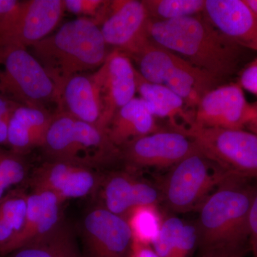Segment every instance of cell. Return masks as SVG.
I'll use <instances>...</instances> for the list:
<instances>
[{"label":"cell","mask_w":257,"mask_h":257,"mask_svg":"<svg viewBox=\"0 0 257 257\" xmlns=\"http://www.w3.org/2000/svg\"><path fill=\"white\" fill-rule=\"evenodd\" d=\"M28 197L23 192L15 191L5 194L0 200V217L13 227L15 234L21 230L26 219Z\"/></svg>","instance_id":"26"},{"label":"cell","mask_w":257,"mask_h":257,"mask_svg":"<svg viewBox=\"0 0 257 257\" xmlns=\"http://www.w3.org/2000/svg\"><path fill=\"white\" fill-rule=\"evenodd\" d=\"M18 105L20 104L0 94V145L8 143L10 119Z\"/></svg>","instance_id":"31"},{"label":"cell","mask_w":257,"mask_h":257,"mask_svg":"<svg viewBox=\"0 0 257 257\" xmlns=\"http://www.w3.org/2000/svg\"><path fill=\"white\" fill-rule=\"evenodd\" d=\"M197 243V232L195 224L185 223L176 241L172 257L192 256Z\"/></svg>","instance_id":"29"},{"label":"cell","mask_w":257,"mask_h":257,"mask_svg":"<svg viewBox=\"0 0 257 257\" xmlns=\"http://www.w3.org/2000/svg\"><path fill=\"white\" fill-rule=\"evenodd\" d=\"M121 149L125 160L133 167L171 168L197 147L188 137L172 130L150 134Z\"/></svg>","instance_id":"12"},{"label":"cell","mask_w":257,"mask_h":257,"mask_svg":"<svg viewBox=\"0 0 257 257\" xmlns=\"http://www.w3.org/2000/svg\"><path fill=\"white\" fill-rule=\"evenodd\" d=\"M12 253V257H81L72 233L62 222L47 234Z\"/></svg>","instance_id":"23"},{"label":"cell","mask_w":257,"mask_h":257,"mask_svg":"<svg viewBox=\"0 0 257 257\" xmlns=\"http://www.w3.org/2000/svg\"><path fill=\"white\" fill-rule=\"evenodd\" d=\"M213 163L231 175L257 181V135L246 130L204 127L193 121L172 124Z\"/></svg>","instance_id":"5"},{"label":"cell","mask_w":257,"mask_h":257,"mask_svg":"<svg viewBox=\"0 0 257 257\" xmlns=\"http://www.w3.org/2000/svg\"><path fill=\"white\" fill-rule=\"evenodd\" d=\"M150 18L143 1H107L96 20L106 45L128 57L136 55L150 41Z\"/></svg>","instance_id":"9"},{"label":"cell","mask_w":257,"mask_h":257,"mask_svg":"<svg viewBox=\"0 0 257 257\" xmlns=\"http://www.w3.org/2000/svg\"><path fill=\"white\" fill-rule=\"evenodd\" d=\"M56 111L67 113L101 130L102 103L97 69L94 73L77 74L66 81L59 92Z\"/></svg>","instance_id":"17"},{"label":"cell","mask_w":257,"mask_h":257,"mask_svg":"<svg viewBox=\"0 0 257 257\" xmlns=\"http://www.w3.org/2000/svg\"><path fill=\"white\" fill-rule=\"evenodd\" d=\"M248 131L251 132L257 135V119H251L248 122L247 126L246 127Z\"/></svg>","instance_id":"37"},{"label":"cell","mask_w":257,"mask_h":257,"mask_svg":"<svg viewBox=\"0 0 257 257\" xmlns=\"http://www.w3.org/2000/svg\"><path fill=\"white\" fill-rule=\"evenodd\" d=\"M206 0H143L150 20L168 21L202 14Z\"/></svg>","instance_id":"25"},{"label":"cell","mask_w":257,"mask_h":257,"mask_svg":"<svg viewBox=\"0 0 257 257\" xmlns=\"http://www.w3.org/2000/svg\"><path fill=\"white\" fill-rule=\"evenodd\" d=\"M130 59L138 64V71L144 79L173 91L192 111L204 94L224 84L214 76L151 40Z\"/></svg>","instance_id":"4"},{"label":"cell","mask_w":257,"mask_h":257,"mask_svg":"<svg viewBox=\"0 0 257 257\" xmlns=\"http://www.w3.org/2000/svg\"><path fill=\"white\" fill-rule=\"evenodd\" d=\"M251 182L227 176L198 209L195 226L201 251L248 246V214L256 187Z\"/></svg>","instance_id":"3"},{"label":"cell","mask_w":257,"mask_h":257,"mask_svg":"<svg viewBox=\"0 0 257 257\" xmlns=\"http://www.w3.org/2000/svg\"><path fill=\"white\" fill-rule=\"evenodd\" d=\"M64 11L63 0L21 2L18 10L0 23V48L33 46L55 30Z\"/></svg>","instance_id":"10"},{"label":"cell","mask_w":257,"mask_h":257,"mask_svg":"<svg viewBox=\"0 0 257 257\" xmlns=\"http://www.w3.org/2000/svg\"><path fill=\"white\" fill-rule=\"evenodd\" d=\"M0 94L20 105L47 110L57 104V87L50 75L27 48H0Z\"/></svg>","instance_id":"7"},{"label":"cell","mask_w":257,"mask_h":257,"mask_svg":"<svg viewBox=\"0 0 257 257\" xmlns=\"http://www.w3.org/2000/svg\"><path fill=\"white\" fill-rule=\"evenodd\" d=\"M185 223L176 216L167 218L162 222L160 232L152 246L160 257H172L179 233Z\"/></svg>","instance_id":"28"},{"label":"cell","mask_w":257,"mask_h":257,"mask_svg":"<svg viewBox=\"0 0 257 257\" xmlns=\"http://www.w3.org/2000/svg\"><path fill=\"white\" fill-rule=\"evenodd\" d=\"M150 40L222 82L239 72L247 49L217 30L204 15L154 21L148 25Z\"/></svg>","instance_id":"1"},{"label":"cell","mask_w":257,"mask_h":257,"mask_svg":"<svg viewBox=\"0 0 257 257\" xmlns=\"http://www.w3.org/2000/svg\"><path fill=\"white\" fill-rule=\"evenodd\" d=\"M83 234L90 257H126L133 243L126 219L105 207L88 213L83 221Z\"/></svg>","instance_id":"13"},{"label":"cell","mask_w":257,"mask_h":257,"mask_svg":"<svg viewBox=\"0 0 257 257\" xmlns=\"http://www.w3.org/2000/svg\"><path fill=\"white\" fill-rule=\"evenodd\" d=\"M99 25L92 18H79L64 24L55 33L32 46L55 83L57 100L66 81L77 74L98 69L108 53Z\"/></svg>","instance_id":"2"},{"label":"cell","mask_w":257,"mask_h":257,"mask_svg":"<svg viewBox=\"0 0 257 257\" xmlns=\"http://www.w3.org/2000/svg\"><path fill=\"white\" fill-rule=\"evenodd\" d=\"M52 116L45 109L18 105L10 119L8 143L16 152L42 147Z\"/></svg>","instance_id":"21"},{"label":"cell","mask_w":257,"mask_h":257,"mask_svg":"<svg viewBox=\"0 0 257 257\" xmlns=\"http://www.w3.org/2000/svg\"><path fill=\"white\" fill-rule=\"evenodd\" d=\"M239 85L257 96V60L246 65L240 74Z\"/></svg>","instance_id":"33"},{"label":"cell","mask_w":257,"mask_h":257,"mask_svg":"<svg viewBox=\"0 0 257 257\" xmlns=\"http://www.w3.org/2000/svg\"><path fill=\"white\" fill-rule=\"evenodd\" d=\"M21 1L0 0V23L4 22L18 10Z\"/></svg>","instance_id":"36"},{"label":"cell","mask_w":257,"mask_h":257,"mask_svg":"<svg viewBox=\"0 0 257 257\" xmlns=\"http://www.w3.org/2000/svg\"><path fill=\"white\" fill-rule=\"evenodd\" d=\"M229 175L197 147L195 151L171 167L165 176L159 187L162 202L174 212L198 210Z\"/></svg>","instance_id":"8"},{"label":"cell","mask_w":257,"mask_h":257,"mask_svg":"<svg viewBox=\"0 0 257 257\" xmlns=\"http://www.w3.org/2000/svg\"><path fill=\"white\" fill-rule=\"evenodd\" d=\"M253 115L239 83H231L204 94L193 111L192 121L204 127L246 130Z\"/></svg>","instance_id":"11"},{"label":"cell","mask_w":257,"mask_h":257,"mask_svg":"<svg viewBox=\"0 0 257 257\" xmlns=\"http://www.w3.org/2000/svg\"><path fill=\"white\" fill-rule=\"evenodd\" d=\"M135 77L137 92L155 117L169 118L171 123L175 122L177 117L181 118L183 123L193 121V111L189 110L183 99L175 92L162 84L148 82L137 69Z\"/></svg>","instance_id":"22"},{"label":"cell","mask_w":257,"mask_h":257,"mask_svg":"<svg viewBox=\"0 0 257 257\" xmlns=\"http://www.w3.org/2000/svg\"><path fill=\"white\" fill-rule=\"evenodd\" d=\"M248 251H250L248 246H221L202 250L201 257H245Z\"/></svg>","instance_id":"34"},{"label":"cell","mask_w":257,"mask_h":257,"mask_svg":"<svg viewBox=\"0 0 257 257\" xmlns=\"http://www.w3.org/2000/svg\"><path fill=\"white\" fill-rule=\"evenodd\" d=\"M248 246L253 257H257V185L255 187L248 220Z\"/></svg>","instance_id":"32"},{"label":"cell","mask_w":257,"mask_h":257,"mask_svg":"<svg viewBox=\"0 0 257 257\" xmlns=\"http://www.w3.org/2000/svg\"><path fill=\"white\" fill-rule=\"evenodd\" d=\"M135 71L130 57L116 50L109 53L105 62L97 69L102 103L101 130L106 132L115 113L136 97Z\"/></svg>","instance_id":"14"},{"label":"cell","mask_w":257,"mask_h":257,"mask_svg":"<svg viewBox=\"0 0 257 257\" xmlns=\"http://www.w3.org/2000/svg\"><path fill=\"white\" fill-rule=\"evenodd\" d=\"M64 11L73 14L92 17L99 15L106 1L102 0H63Z\"/></svg>","instance_id":"30"},{"label":"cell","mask_w":257,"mask_h":257,"mask_svg":"<svg viewBox=\"0 0 257 257\" xmlns=\"http://www.w3.org/2000/svg\"><path fill=\"white\" fill-rule=\"evenodd\" d=\"M130 257H160L154 250L151 245L134 242L130 248Z\"/></svg>","instance_id":"35"},{"label":"cell","mask_w":257,"mask_h":257,"mask_svg":"<svg viewBox=\"0 0 257 257\" xmlns=\"http://www.w3.org/2000/svg\"><path fill=\"white\" fill-rule=\"evenodd\" d=\"M158 131L155 116L140 97L134 98L116 111L106 130L109 141L119 150L135 140Z\"/></svg>","instance_id":"20"},{"label":"cell","mask_w":257,"mask_h":257,"mask_svg":"<svg viewBox=\"0 0 257 257\" xmlns=\"http://www.w3.org/2000/svg\"><path fill=\"white\" fill-rule=\"evenodd\" d=\"M203 15L225 36L257 51V15L244 0H206Z\"/></svg>","instance_id":"16"},{"label":"cell","mask_w":257,"mask_h":257,"mask_svg":"<svg viewBox=\"0 0 257 257\" xmlns=\"http://www.w3.org/2000/svg\"><path fill=\"white\" fill-rule=\"evenodd\" d=\"M104 199L107 210L124 219L134 208L162 202L159 187L123 172L115 173L106 180Z\"/></svg>","instance_id":"19"},{"label":"cell","mask_w":257,"mask_h":257,"mask_svg":"<svg viewBox=\"0 0 257 257\" xmlns=\"http://www.w3.org/2000/svg\"><path fill=\"white\" fill-rule=\"evenodd\" d=\"M26 175V166L20 157L0 150V200L10 187L23 182Z\"/></svg>","instance_id":"27"},{"label":"cell","mask_w":257,"mask_h":257,"mask_svg":"<svg viewBox=\"0 0 257 257\" xmlns=\"http://www.w3.org/2000/svg\"><path fill=\"white\" fill-rule=\"evenodd\" d=\"M42 147L50 160L89 167L103 163L119 152L105 131L62 111L54 113Z\"/></svg>","instance_id":"6"},{"label":"cell","mask_w":257,"mask_h":257,"mask_svg":"<svg viewBox=\"0 0 257 257\" xmlns=\"http://www.w3.org/2000/svg\"><path fill=\"white\" fill-rule=\"evenodd\" d=\"M62 204L54 193L34 191L28 197V211L23 227L9 242L0 247V253L14 252L55 229L61 223Z\"/></svg>","instance_id":"18"},{"label":"cell","mask_w":257,"mask_h":257,"mask_svg":"<svg viewBox=\"0 0 257 257\" xmlns=\"http://www.w3.org/2000/svg\"><path fill=\"white\" fill-rule=\"evenodd\" d=\"M99 177L91 167L63 160H50L37 170L35 190L54 193L62 202L87 196L95 189Z\"/></svg>","instance_id":"15"},{"label":"cell","mask_w":257,"mask_h":257,"mask_svg":"<svg viewBox=\"0 0 257 257\" xmlns=\"http://www.w3.org/2000/svg\"><path fill=\"white\" fill-rule=\"evenodd\" d=\"M134 242L151 245L160 232L163 219L157 206H140L134 208L125 218Z\"/></svg>","instance_id":"24"}]
</instances>
